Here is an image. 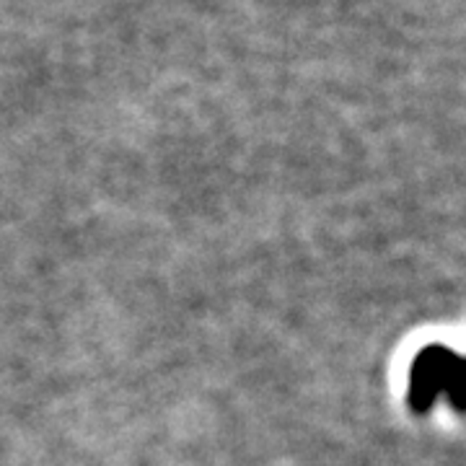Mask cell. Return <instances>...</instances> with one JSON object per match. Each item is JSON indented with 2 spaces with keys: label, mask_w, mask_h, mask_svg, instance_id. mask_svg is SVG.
Listing matches in <instances>:
<instances>
[{
  "label": "cell",
  "mask_w": 466,
  "mask_h": 466,
  "mask_svg": "<svg viewBox=\"0 0 466 466\" xmlns=\"http://www.w3.org/2000/svg\"><path fill=\"white\" fill-rule=\"evenodd\" d=\"M459 360L461 358L443 345H431L417 352L412 373H410V407L417 415L428 412L433 401L446 391L451 373Z\"/></svg>",
  "instance_id": "1"
},
{
  "label": "cell",
  "mask_w": 466,
  "mask_h": 466,
  "mask_svg": "<svg viewBox=\"0 0 466 466\" xmlns=\"http://www.w3.org/2000/svg\"><path fill=\"white\" fill-rule=\"evenodd\" d=\"M464 386H466V368H464V360H459L456 368H453V373H451L449 386H446V391H443V394H449L451 404H453L456 410H464Z\"/></svg>",
  "instance_id": "2"
}]
</instances>
